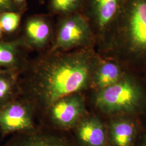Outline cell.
<instances>
[{"label": "cell", "mask_w": 146, "mask_h": 146, "mask_svg": "<svg viewBox=\"0 0 146 146\" xmlns=\"http://www.w3.org/2000/svg\"><path fill=\"white\" fill-rule=\"evenodd\" d=\"M146 63V0H122L103 54Z\"/></svg>", "instance_id": "obj_2"}, {"label": "cell", "mask_w": 146, "mask_h": 146, "mask_svg": "<svg viewBox=\"0 0 146 146\" xmlns=\"http://www.w3.org/2000/svg\"><path fill=\"white\" fill-rule=\"evenodd\" d=\"M107 129L108 145L111 146H132L135 141L136 128L130 120H113Z\"/></svg>", "instance_id": "obj_13"}, {"label": "cell", "mask_w": 146, "mask_h": 146, "mask_svg": "<svg viewBox=\"0 0 146 146\" xmlns=\"http://www.w3.org/2000/svg\"><path fill=\"white\" fill-rule=\"evenodd\" d=\"M124 76L120 64L113 58L100 55L92 76L90 87L97 90L111 86Z\"/></svg>", "instance_id": "obj_12"}, {"label": "cell", "mask_w": 146, "mask_h": 146, "mask_svg": "<svg viewBox=\"0 0 146 146\" xmlns=\"http://www.w3.org/2000/svg\"><path fill=\"white\" fill-rule=\"evenodd\" d=\"M94 48L69 52L47 50L29 60L20 76V96L41 115L54 102L90 87L99 59Z\"/></svg>", "instance_id": "obj_1"}, {"label": "cell", "mask_w": 146, "mask_h": 146, "mask_svg": "<svg viewBox=\"0 0 146 146\" xmlns=\"http://www.w3.org/2000/svg\"><path fill=\"white\" fill-rule=\"evenodd\" d=\"M4 35V33L3 31V30L2 29L1 26L0 25V40H3V36Z\"/></svg>", "instance_id": "obj_19"}, {"label": "cell", "mask_w": 146, "mask_h": 146, "mask_svg": "<svg viewBox=\"0 0 146 146\" xmlns=\"http://www.w3.org/2000/svg\"><path fill=\"white\" fill-rule=\"evenodd\" d=\"M19 12L25 14L28 10V3L27 0H11Z\"/></svg>", "instance_id": "obj_18"}, {"label": "cell", "mask_w": 146, "mask_h": 146, "mask_svg": "<svg viewBox=\"0 0 146 146\" xmlns=\"http://www.w3.org/2000/svg\"><path fill=\"white\" fill-rule=\"evenodd\" d=\"M29 50L20 36L0 40V70H13L22 72L29 62Z\"/></svg>", "instance_id": "obj_11"}, {"label": "cell", "mask_w": 146, "mask_h": 146, "mask_svg": "<svg viewBox=\"0 0 146 146\" xmlns=\"http://www.w3.org/2000/svg\"><path fill=\"white\" fill-rule=\"evenodd\" d=\"M86 114L82 93H74L52 104L41 115L40 125L52 129L70 132Z\"/></svg>", "instance_id": "obj_6"}, {"label": "cell", "mask_w": 146, "mask_h": 146, "mask_svg": "<svg viewBox=\"0 0 146 146\" xmlns=\"http://www.w3.org/2000/svg\"><path fill=\"white\" fill-rule=\"evenodd\" d=\"M20 74L17 70H0V108L20 97Z\"/></svg>", "instance_id": "obj_14"}, {"label": "cell", "mask_w": 146, "mask_h": 146, "mask_svg": "<svg viewBox=\"0 0 146 146\" xmlns=\"http://www.w3.org/2000/svg\"><path fill=\"white\" fill-rule=\"evenodd\" d=\"M52 17L49 14H35L25 20L19 36L29 52L40 54L51 47L55 28Z\"/></svg>", "instance_id": "obj_8"}, {"label": "cell", "mask_w": 146, "mask_h": 146, "mask_svg": "<svg viewBox=\"0 0 146 146\" xmlns=\"http://www.w3.org/2000/svg\"><path fill=\"white\" fill-rule=\"evenodd\" d=\"M84 0H49V14L52 16L65 15L82 11Z\"/></svg>", "instance_id": "obj_15"}, {"label": "cell", "mask_w": 146, "mask_h": 146, "mask_svg": "<svg viewBox=\"0 0 146 146\" xmlns=\"http://www.w3.org/2000/svg\"><path fill=\"white\" fill-rule=\"evenodd\" d=\"M36 110L30 102L21 96L0 108L1 139L18 133L35 131L40 125L36 122Z\"/></svg>", "instance_id": "obj_7"}, {"label": "cell", "mask_w": 146, "mask_h": 146, "mask_svg": "<svg viewBox=\"0 0 146 146\" xmlns=\"http://www.w3.org/2000/svg\"><path fill=\"white\" fill-rule=\"evenodd\" d=\"M95 92L93 98L94 106L106 115L134 112L141 107L143 100L137 84L125 75L115 84Z\"/></svg>", "instance_id": "obj_3"}, {"label": "cell", "mask_w": 146, "mask_h": 146, "mask_svg": "<svg viewBox=\"0 0 146 146\" xmlns=\"http://www.w3.org/2000/svg\"><path fill=\"white\" fill-rule=\"evenodd\" d=\"M6 11H19L11 0H0V14Z\"/></svg>", "instance_id": "obj_17"}, {"label": "cell", "mask_w": 146, "mask_h": 146, "mask_svg": "<svg viewBox=\"0 0 146 146\" xmlns=\"http://www.w3.org/2000/svg\"><path fill=\"white\" fill-rule=\"evenodd\" d=\"M142 146H146V135L145 137V139H144V141L142 143Z\"/></svg>", "instance_id": "obj_20"}, {"label": "cell", "mask_w": 146, "mask_h": 146, "mask_svg": "<svg viewBox=\"0 0 146 146\" xmlns=\"http://www.w3.org/2000/svg\"><path fill=\"white\" fill-rule=\"evenodd\" d=\"M37 1H38V2L40 4L43 5V4H44L45 0H37Z\"/></svg>", "instance_id": "obj_21"}, {"label": "cell", "mask_w": 146, "mask_h": 146, "mask_svg": "<svg viewBox=\"0 0 146 146\" xmlns=\"http://www.w3.org/2000/svg\"><path fill=\"white\" fill-rule=\"evenodd\" d=\"M2 146H78L70 132L40 125L35 131L15 134Z\"/></svg>", "instance_id": "obj_9"}, {"label": "cell", "mask_w": 146, "mask_h": 146, "mask_svg": "<svg viewBox=\"0 0 146 146\" xmlns=\"http://www.w3.org/2000/svg\"><path fill=\"white\" fill-rule=\"evenodd\" d=\"M96 38L88 19L81 12L58 16L54 37L48 51L69 52L94 48Z\"/></svg>", "instance_id": "obj_4"}, {"label": "cell", "mask_w": 146, "mask_h": 146, "mask_svg": "<svg viewBox=\"0 0 146 146\" xmlns=\"http://www.w3.org/2000/svg\"><path fill=\"white\" fill-rule=\"evenodd\" d=\"M23 15L19 11H6L0 14V25L4 34H12L19 29Z\"/></svg>", "instance_id": "obj_16"}, {"label": "cell", "mask_w": 146, "mask_h": 146, "mask_svg": "<svg viewBox=\"0 0 146 146\" xmlns=\"http://www.w3.org/2000/svg\"><path fill=\"white\" fill-rule=\"evenodd\" d=\"M78 146H107V129L99 118L86 114L73 129Z\"/></svg>", "instance_id": "obj_10"}, {"label": "cell", "mask_w": 146, "mask_h": 146, "mask_svg": "<svg viewBox=\"0 0 146 146\" xmlns=\"http://www.w3.org/2000/svg\"><path fill=\"white\" fill-rule=\"evenodd\" d=\"M122 0H84L81 12L88 19L99 47L103 54L119 15Z\"/></svg>", "instance_id": "obj_5"}]
</instances>
